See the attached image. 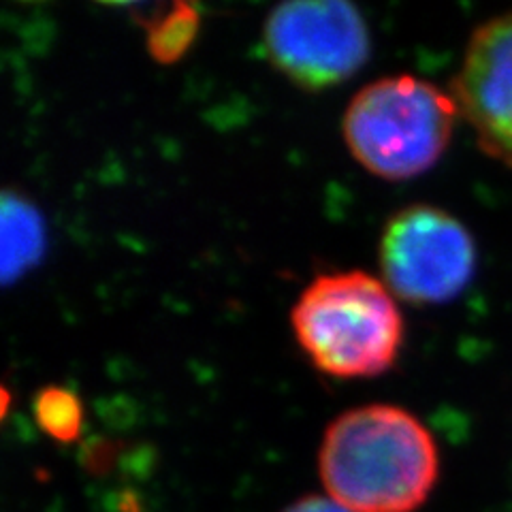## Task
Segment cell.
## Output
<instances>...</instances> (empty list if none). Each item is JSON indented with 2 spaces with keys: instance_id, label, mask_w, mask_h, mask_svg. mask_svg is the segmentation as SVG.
Instances as JSON below:
<instances>
[{
  "instance_id": "1",
  "label": "cell",
  "mask_w": 512,
  "mask_h": 512,
  "mask_svg": "<svg viewBox=\"0 0 512 512\" xmlns=\"http://www.w3.org/2000/svg\"><path fill=\"white\" fill-rule=\"evenodd\" d=\"M318 472L329 498L350 512H414L436 485L440 455L414 414L370 404L329 423Z\"/></svg>"
},
{
  "instance_id": "2",
  "label": "cell",
  "mask_w": 512,
  "mask_h": 512,
  "mask_svg": "<svg viewBox=\"0 0 512 512\" xmlns=\"http://www.w3.org/2000/svg\"><path fill=\"white\" fill-rule=\"evenodd\" d=\"M291 325L301 350L333 378L384 374L404 342L393 293L359 269L312 280L293 306Z\"/></svg>"
},
{
  "instance_id": "3",
  "label": "cell",
  "mask_w": 512,
  "mask_h": 512,
  "mask_svg": "<svg viewBox=\"0 0 512 512\" xmlns=\"http://www.w3.org/2000/svg\"><path fill=\"white\" fill-rule=\"evenodd\" d=\"M459 116L451 92L412 75L382 77L348 103L342 133L352 158L382 180H410L434 167Z\"/></svg>"
},
{
  "instance_id": "4",
  "label": "cell",
  "mask_w": 512,
  "mask_h": 512,
  "mask_svg": "<svg viewBox=\"0 0 512 512\" xmlns=\"http://www.w3.org/2000/svg\"><path fill=\"white\" fill-rule=\"evenodd\" d=\"M380 271L393 297L416 306L446 303L474 278V239L466 224L440 207H404L382 231Z\"/></svg>"
},
{
  "instance_id": "5",
  "label": "cell",
  "mask_w": 512,
  "mask_h": 512,
  "mask_svg": "<svg viewBox=\"0 0 512 512\" xmlns=\"http://www.w3.org/2000/svg\"><path fill=\"white\" fill-rule=\"evenodd\" d=\"M271 64L306 90H325L355 75L370 58V30L344 0H297L278 5L263 28Z\"/></svg>"
},
{
  "instance_id": "6",
  "label": "cell",
  "mask_w": 512,
  "mask_h": 512,
  "mask_svg": "<svg viewBox=\"0 0 512 512\" xmlns=\"http://www.w3.org/2000/svg\"><path fill=\"white\" fill-rule=\"evenodd\" d=\"M451 94L478 148L512 169V13L474 30Z\"/></svg>"
},
{
  "instance_id": "7",
  "label": "cell",
  "mask_w": 512,
  "mask_h": 512,
  "mask_svg": "<svg viewBox=\"0 0 512 512\" xmlns=\"http://www.w3.org/2000/svg\"><path fill=\"white\" fill-rule=\"evenodd\" d=\"M45 229L37 207L18 192L3 197V278L18 280L43 256Z\"/></svg>"
},
{
  "instance_id": "8",
  "label": "cell",
  "mask_w": 512,
  "mask_h": 512,
  "mask_svg": "<svg viewBox=\"0 0 512 512\" xmlns=\"http://www.w3.org/2000/svg\"><path fill=\"white\" fill-rule=\"evenodd\" d=\"M152 15L135 9L137 22L146 28V45L150 56L160 64L178 62L197 39L201 26L199 11L186 3L150 5Z\"/></svg>"
},
{
  "instance_id": "9",
  "label": "cell",
  "mask_w": 512,
  "mask_h": 512,
  "mask_svg": "<svg viewBox=\"0 0 512 512\" xmlns=\"http://www.w3.org/2000/svg\"><path fill=\"white\" fill-rule=\"evenodd\" d=\"M35 421L56 442H75L84 427V406L71 391L50 384L35 395Z\"/></svg>"
},
{
  "instance_id": "10",
  "label": "cell",
  "mask_w": 512,
  "mask_h": 512,
  "mask_svg": "<svg viewBox=\"0 0 512 512\" xmlns=\"http://www.w3.org/2000/svg\"><path fill=\"white\" fill-rule=\"evenodd\" d=\"M284 512H350L331 498H320V495H306L293 502Z\"/></svg>"
}]
</instances>
